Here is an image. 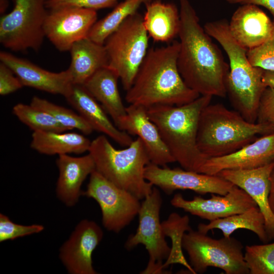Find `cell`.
Listing matches in <instances>:
<instances>
[{
	"mask_svg": "<svg viewBox=\"0 0 274 274\" xmlns=\"http://www.w3.org/2000/svg\"><path fill=\"white\" fill-rule=\"evenodd\" d=\"M270 189L268 197L270 208L274 215V168L270 177Z\"/></svg>",
	"mask_w": 274,
	"mask_h": 274,
	"instance_id": "40",
	"label": "cell"
},
{
	"mask_svg": "<svg viewBox=\"0 0 274 274\" xmlns=\"http://www.w3.org/2000/svg\"><path fill=\"white\" fill-rule=\"evenodd\" d=\"M69 51L71 61L67 70L73 84L83 85L96 72L108 65V57L104 45L88 38L75 42Z\"/></svg>",
	"mask_w": 274,
	"mask_h": 274,
	"instance_id": "23",
	"label": "cell"
},
{
	"mask_svg": "<svg viewBox=\"0 0 274 274\" xmlns=\"http://www.w3.org/2000/svg\"><path fill=\"white\" fill-rule=\"evenodd\" d=\"M91 141L76 132L33 131L30 147L49 155L82 154L89 151Z\"/></svg>",
	"mask_w": 274,
	"mask_h": 274,
	"instance_id": "26",
	"label": "cell"
},
{
	"mask_svg": "<svg viewBox=\"0 0 274 274\" xmlns=\"http://www.w3.org/2000/svg\"><path fill=\"white\" fill-rule=\"evenodd\" d=\"M12 10L0 19V43L15 52L38 51L45 37L48 0H13Z\"/></svg>",
	"mask_w": 274,
	"mask_h": 274,
	"instance_id": "9",
	"label": "cell"
},
{
	"mask_svg": "<svg viewBox=\"0 0 274 274\" xmlns=\"http://www.w3.org/2000/svg\"><path fill=\"white\" fill-rule=\"evenodd\" d=\"M231 4H251L262 6L267 9L274 19V0H225Z\"/></svg>",
	"mask_w": 274,
	"mask_h": 274,
	"instance_id": "38",
	"label": "cell"
},
{
	"mask_svg": "<svg viewBox=\"0 0 274 274\" xmlns=\"http://www.w3.org/2000/svg\"><path fill=\"white\" fill-rule=\"evenodd\" d=\"M170 204L175 208L210 221L258 207L245 190L235 185L224 195L212 193L211 197L207 199L195 196L192 200H188L178 193L174 195Z\"/></svg>",
	"mask_w": 274,
	"mask_h": 274,
	"instance_id": "14",
	"label": "cell"
},
{
	"mask_svg": "<svg viewBox=\"0 0 274 274\" xmlns=\"http://www.w3.org/2000/svg\"><path fill=\"white\" fill-rule=\"evenodd\" d=\"M0 60L14 72L23 86L60 94L65 98L71 92L73 84L67 70L59 73L51 72L27 59L5 51L0 52Z\"/></svg>",
	"mask_w": 274,
	"mask_h": 274,
	"instance_id": "19",
	"label": "cell"
},
{
	"mask_svg": "<svg viewBox=\"0 0 274 274\" xmlns=\"http://www.w3.org/2000/svg\"><path fill=\"white\" fill-rule=\"evenodd\" d=\"M56 162L59 170L56 195L65 206L73 207L82 195V183L95 170L94 160L89 153L81 157L62 154Z\"/></svg>",
	"mask_w": 274,
	"mask_h": 274,
	"instance_id": "22",
	"label": "cell"
},
{
	"mask_svg": "<svg viewBox=\"0 0 274 274\" xmlns=\"http://www.w3.org/2000/svg\"><path fill=\"white\" fill-rule=\"evenodd\" d=\"M179 41L151 48L141 64L125 100L129 105L147 109L159 105L180 106L200 95L189 88L179 71Z\"/></svg>",
	"mask_w": 274,
	"mask_h": 274,
	"instance_id": "2",
	"label": "cell"
},
{
	"mask_svg": "<svg viewBox=\"0 0 274 274\" xmlns=\"http://www.w3.org/2000/svg\"><path fill=\"white\" fill-rule=\"evenodd\" d=\"M228 23L225 19H221L208 22L203 27L221 45L228 57L226 90L232 106L247 121L256 123L260 98L266 88L262 80L264 70L251 64L247 50L231 36Z\"/></svg>",
	"mask_w": 274,
	"mask_h": 274,
	"instance_id": "3",
	"label": "cell"
},
{
	"mask_svg": "<svg viewBox=\"0 0 274 274\" xmlns=\"http://www.w3.org/2000/svg\"><path fill=\"white\" fill-rule=\"evenodd\" d=\"M0 12L1 14H2L3 15L8 7V1L0 0Z\"/></svg>",
	"mask_w": 274,
	"mask_h": 274,
	"instance_id": "41",
	"label": "cell"
},
{
	"mask_svg": "<svg viewBox=\"0 0 274 274\" xmlns=\"http://www.w3.org/2000/svg\"><path fill=\"white\" fill-rule=\"evenodd\" d=\"M256 122L274 127V89L266 87L259 102Z\"/></svg>",
	"mask_w": 274,
	"mask_h": 274,
	"instance_id": "36",
	"label": "cell"
},
{
	"mask_svg": "<svg viewBox=\"0 0 274 274\" xmlns=\"http://www.w3.org/2000/svg\"><path fill=\"white\" fill-rule=\"evenodd\" d=\"M145 6L143 23L149 37L156 42H169L178 36L180 16L175 5L156 0Z\"/></svg>",
	"mask_w": 274,
	"mask_h": 274,
	"instance_id": "25",
	"label": "cell"
},
{
	"mask_svg": "<svg viewBox=\"0 0 274 274\" xmlns=\"http://www.w3.org/2000/svg\"><path fill=\"white\" fill-rule=\"evenodd\" d=\"M274 162V132L266 134L228 155L208 158L198 173L217 175L226 169H249Z\"/></svg>",
	"mask_w": 274,
	"mask_h": 274,
	"instance_id": "17",
	"label": "cell"
},
{
	"mask_svg": "<svg viewBox=\"0 0 274 274\" xmlns=\"http://www.w3.org/2000/svg\"><path fill=\"white\" fill-rule=\"evenodd\" d=\"M120 0H48L46 7L49 9L74 7L94 10L111 8L118 4Z\"/></svg>",
	"mask_w": 274,
	"mask_h": 274,
	"instance_id": "35",
	"label": "cell"
},
{
	"mask_svg": "<svg viewBox=\"0 0 274 274\" xmlns=\"http://www.w3.org/2000/svg\"><path fill=\"white\" fill-rule=\"evenodd\" d=\"M182 245L196 274L204 273L209 267L220 268L226 274L250 273L243 245L234 237L215 239L191 229L184 233Z\"/></svg>",
	"mask_w": 274,
	"mask_h": 274,
	"instance_id": "8",
	"label": "cell"
},
{
	"mask_svg": "<svg viewBox=\"0 0 274 274\" xmlns=\"http://www.w3.org/2000/svg\"><path fill=\"white\" fill-rule=\"evenodd\" d=\"M65 98L93 130L103 133L122 146L127 147L133 141L130 134L110 120L102 107L83 85L73 84Z\"/></svg>",
	"mask_w": 274,
	"mask_h": 274,
	"instance_id": "21",
	"label": "cell"
},
{
	"mask_svg": "<svg viewBox=\"0 0 274 274\" xmlns=\"http://www.w3.org/2000/svg\"><path fill=\"white\" fill-rule=\"evenodd\" d=\"M244 259L250 274H274V243L246 246Z\"/></svg>",
	"mask_w": 274,
	"mask_h": 274,
	"instance_id": "32",
	"label": "cell"
},
{
	"mask_svg": "<svg viewBox=\"0 0 274 274\" xmlns=\"http://www.w3.org/2000/svg\"><path fill=\"white\" fill-rule=\"evenodd\" d=\"M153 0H123L118 3L107 16L97 21L90 29L88 38L104 44L107 39L130 16L137 12L139 7Z\"/></svg>",
	"mask_w": 274,
	"mask_h": 274,
	"instance_id": "28",
	"label": "cell"
},
{
	"mask_svg": "<svg viewBox=\"0 0 274 274\" xmlns=\"http://www.w3.org/2000/svg\"><path fill=\"white\" fill-rule=\"evenodd\" d=\"M116 126L130 135H136L141 140L151 163L165 167L176 162L158 129L149 117L147 108L129 105L126 107V114L119 120Z\"/></svg>",
	"mask_w": 274,
	"mask_h": 274,
	"instance_id": "16",
	"label": "cell"
},
{
	"mask_svg": "<svg viewBox=\"0 0 274 274\" xmlns=\"http://www.w3.org/2000/svg\"><path fill=\"white\" fill-rule=\"evenodd\" d=\"M50 114L55 119L69 130L77 129L85 134L91 133L93 129L79 114L47 99L35 96L30 104Z\"/></svg>",
	"mask_w": 274,
	"mask_h": 274,
	"instance_id": "31",
	"label": "cell"
},
{
	"mask_svg": "<svg viewBox=\"0 0 274 274\" xmlns=\"http://www.w3.org/2000/svg\"><path fill=\"white\" fill-rule=\"evenodd\" d=\"M247 55L253 66L264 71H274V32L260 45L248 50Z\"/></svg>",
	"mask_w": 274,
	"mask_h": 274,
	"instance_id": "34",
	"label": "cell"
},
{
	"mask_svg": "<svg viewBox=\"0 0 274 274\" xmlns=\"http://www.w3.org/2000/svg\"><path fill=\"white\" fill-rule=\"evenodd\" d=\"M274 132V127L247 121L236 111L222 104L207 106L198 124L197 144L208 158L231 154L256 140Z\"/></svg>",
	"mask_w": 274,
	"mask_h": 274,
	"instance_id": "5",
	"label": "cell"
},
{
	"mask_svg": "<svg viewBox=\"0 0 274 274\" xmlns=\"http://www.w3.org/2000/svg\"><path fill=\"white\" fill-rule=\"evenodd\" d=\"M13 113L33 131L62 132L69 130L50 114L31 104L18 103L13 108Z\"/></svg>",
	"mask_w": 274,
	"mask_h": 274,
	"instance_id": "30",
	"label": "cell"
},
{
	"mask_svg": "<svg viewBox=\"0 0 274 274\" xmlns=\"http://www.w3.org/2000/svg\"><path fill=\"white\" fill-rule=\"evenodd\" d=\"M23 87L19 79L6 64L0 63V94L6 95Z\"/></svg>",
	"mask_w": 274,
	"mask_h": 274,
	"instance_id": "37",
	"label": "cell"
},
{
	"mask_svg": "<svg viewBox=\"0 0 274 274\" xmlns=\"http://www.w3.org/2000/svg\"><path fill=\"white\" fill-rule=\"evenodd\" d=\"M149 38L143 16L137 12L128 17L104 44L108 66L118 75L126 91L132 86L147 55Z\"/></svg>",
	"mask_w": 274,
	"mask_h": 274,
	"instance_id": "7",
	"label": "cell"
},
{
	"mask_svg": "<svg viewBox=\"0 0 274 274\" xmlns=\"http://www.w3.org/2000/svg\"><path fill=\"white\" fill-rule=\"evenodd\" d=\"M96 10L74 7L48 10L44 24L45 36L60 51H69L76 42L88 38L97 21Z\"/></svg>",
	"mask_w": 274,
	"mask_h": 274,
	"instance_id": "13",
	"label": "cell"
},
{
	"mask_svg": "<svg viewBox=\"0 0 274 274\" xmlns=\"http://www.w3.org/2000/svg\"><path fill=\"white\" fill-rule=\"evenodd\" d=\"M162 203L160 192L156 186H153L151 193L141 202L136 232L129 236L124 245L128 250L139 245L145 246L149 260L146 268L141 273H162L165 270L163 261L167 259L170 253L171 247L165 239L160 221Z\"/></svg>",
	"mask_w": 274,
	"mask_h": 274,
	"instance_id": "10",
	"label": "cell"
},
{
	"mask_svg": "<svg viewBox=\"0 0 274 274\" xmlns=\"http://www.w3.org/2000/svg\"><path fill=\"white\" fill-rule=\"evenodd\" d=\"M212 97L200 95L184 105H159L147 109L149 117L176 162L184 169L198 173L208 159L198 148L197 133L200 113Z\"/></svg>",
	"mask_w": 274,
	"mask_h": 274,
	"instance_id": "4",
	"label": "cell"
},
{
	"mask_svg": "<svg viewBox=\"0 0 274 274\" xmlns=\"http://www.w3.org/2000/svg\"><path fill=\"white\" fill-rule=\"evenodd\" d=\"M187 215L180 216L172 213L166 220L161 222L162 228L165 236L169 237L172 246L170 254L163 264L165 269L170 264H180L184 266L192 274H196L191 265L187 261L182 252V239L186 231L192 229Z\"/></svg>",
	"mask_w": 274,
	"mask_h": 274,
	"instance_id": "29",
	"label": "cell"
},
{
	"mask_svg": "<svg viewBox=\"0 0 274 274\" xmlns=\"http://www.w3.org/2000/svg\"><path fill=\"white\" fill-rule=\"evenodd\" d=\"M82 195L94 199L99 206L102 223L108 231L120 232L138 215L141 202L136 196L105 178L96 170L90 175Z\"/></svg>",
	"mask_w": 274,
	"mask_h": 274,
	"instance_id": "11",
	"label": "cell"
},
{
	"mask_svg": "<svg viewBox=\"0 0 274 274\" xmlns=\"http://www.w3.org/2000/svg\"><path fill=\"white\" fill-rule=\"evenodd\" d=\"M118 75L108 66L96 72L83 86L111 117L116 126L119 120L126 114V107L121 97Z\"/></svg>",
	"mask_w": 274,
	"mask_h": 274,
	"instance_id": "24",
	"label": "cell"
},
{
	"mask_svg": "<svg viewBox=\"0 0 274 274\" xmlns=\"http://www.w3.org/2000/svg\"><path fill=\"white\" fill-rule=\"evenodd\" d=\"M44 226L40 224L23 225L13 222L7 216L0 214V242L13 240L18 237L42 231Z\"/></svg>",
	"mask_w": 274,
	"mask_h": 274,
	"instance_id": "33",
	"label": "cell"
},
{
	"mask_svg": "<svg viewBox=\"0 0 274 274\" xmlns=\"http://www.w3.org/2000/svg\"><path fill=\"white\" fill-rule=\"evenodd\" d=\"M145 178L167 195L177 190H189L200 195L214 193L224 195L234 185L218 175L161 167L152 163L145 168Z\"/></svg>",
	"mask_w": 274,
	"mask_h": 274,
	"instance_id": "12",
	"label": "cell"
},
{
	"mask_svg": "<svg viewBox=\"0 0 274 274\" xmlns=\"http://www.w3.org/2000/svg\"><path fill=\"white\" fill-rule=\"evenodd\" d=\"M262 80L266 87L274 89V71L264 70Z\"/></svg>",
	"mask_w": 274,
	"mask_h": 274,
	"instance_id": "39",
	"label": "cell"
},
{
	"mask_svg": "<svg viewBox=\"0 0 274 274\" xmlns=\"http://www.w3.org/2000/svg\"><path fill=\"white\" fill-rule=\"evenodd\" d=\"M88 153L94 160L95 170L118 187L140 200L151 193L154 186L145 178V168L151 162L139 138L119 150L106 135H100L91 141Z\"/></svg>",
	"mask_w": 274,
	"mask_h": 274,
	"instance_id": "6",
	"label": "cell"
},
{
	"mask_svg": "<svg viewBox=\"0 0 274 274\" xmlns=\"http://www.w3.org/2000/svg\"><path fill=\"white\" fill-rule=\"evenodd\" d=\"M274 162L249 169H226L217 175L245 190L257 203L265 219L268 242L274 239V215L269 204L270 177Z\"/></svg>",
	"mask_w": 274,
	"mask_h": 274,
	"instance_id": "18",
	"label": "cell"
},
{
	"mask_svg": "<svg viewBox=\"0 0 274 274\" xmlns=\"http://www.w3.org/2000/svg\"><path fill=\"white\" fill-rule=\"evenodd\" d=\"M104 232L94 221L82 220L59 249V257L70 274H96L92 253L101 241Z\"/></svg>",
	"mask_w": 274,
	"mask_h": 274,
	"instance_id": "15",
	"label": "cell"
},
{
	"mask_svg": "<svg viewBox=\"0 0 274 274\" xmlns=\"http://www.w3.org/2000/svg\"><path fill=\"white\" fill-rule=\"evenodd\" d=\"M198 230L203 233L214 229H220L223 236L228 237L238 229L249 230L255 233L263 243L268 242L265 228V219L258 207H252L246 211L226 217L210 221L208 224L200 223Z\"/></svg>",
	"mask_w": 274,
	"mask_h": 274,
	"instance_id": "27",
	"label": "cell"
},
{
	"mask_svg": "<svg viewBox=\"0 0 274 274\" xmlns=\"http://www.w3.org/2000/svg\"><path fill=\"white\" fill-rule=\"evenodd\" d=\"M232 38L247 50L267 41L274 32V22L257 6L241 5L228 23Z\"/></svg>",
	"mask_w": 274,
	"mask_h": 274,
	"instance_id": "20",
	"label": "cell"
},
{
	"mask_svg": "<svg viewBox=\"0 0 274 274\" xmlns=\"http://www.w3.org/2000/svg\"><path fill=\"white\" fill-rule=\"evenodd\" d=\"M180 28L177 64L186 85L200 95L225 97L229 64L200 24L189 0H179Z\"/></svg>",
	"mask_w": 274,
	"mask_h": 274,
	"instance_id": "1",
	"label": "cell"
}]
</instances>
